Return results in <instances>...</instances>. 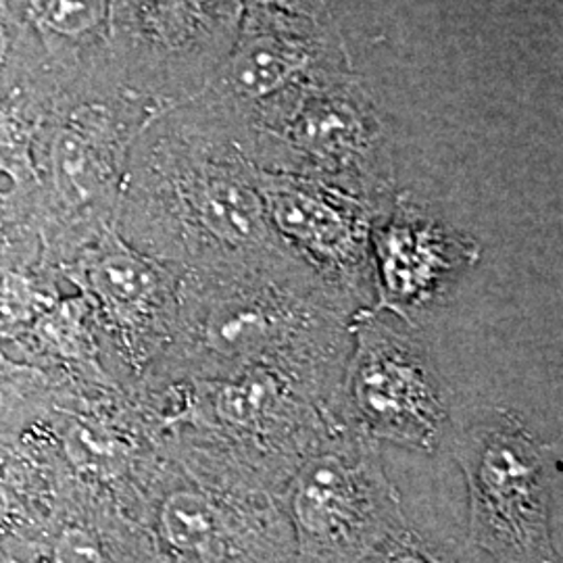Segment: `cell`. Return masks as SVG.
Instances as JSON below:
<instances>
[{"label": "cell", "instance_id": "e0dca14e", "mask_svg": "<svg viewBox=\"0 0 563 563\" xmlns=\"http://www.w3.org/2000/svg\"><path fill=\"white\" fill-rule=\"evenodd\" d=\"M13 516H15V505H13L9 490L0 483V530L11 523Z\"/></svg>", "mask_w": 563, "mask_h": 563}, {"label": "cell", "instance_id": "4fadbf2b", "mask_svg": "<svg viewBox=\"0 0 563 563\" xmlns=\"http://www.w3.org/2000/svg\"><path fill=\"white\" fill-rule=\"evenodd\" d=\"M107 7L109 0H34V15L57 34L81 36L101 25Z\"/></svg>", "mask_w": 563, "mask_h": 563}, {"label": "cell", "instance_id": "30bf717a", "mask_svg": "<svg viewBox=\"0 0 563 563\" xmlns=\"http://www.w3.org/2000/svg\"><path fill=\"white\" fill-rule=\"evenodd\" d=\"M478 260L481 249L470 236L395 195L372 225V309L422 330Z\"/></svg>", "mask_w": 563, "mask_h": 563}, {"label": "cell", "instance_id": "6da1fadb", "mask_svg": "<svg viewBox=\"0 0 563 563\" xmlns=\"http://www.w3.org/2000/svg\"><path fill=\"white\" fill-rule=\"evenodd\" d=\"M362 311L297 255L181 274L174 339L151 378L269 369L342 416L351 325Z\"/></svg>", "mask_w": 563, "mask_h": 563}, {"label": "cell", "instance_id": "9a60e30c", "mask_svg": "<svg viewBox=\"0 0 563 563\" xmlns=\"http://www.w3.org/2000/svg\"><path fill=\"white\" fill-rule=\"evenodd\" d=\"M21 141L18 125L11 123L4 113H0V180L13 186V167L20 163ZM2 190V186H0Z\"/></svg>", "mask_w": 563, "mask_h": 563}, {"label": "cell", "instance_id": "3957f363", "mask_svg": "<svg viewBox=\"0 0 563 563\" xmlns=\"http://www.w3.org/2000/svg\"><path fill=\"white\" fill-rule=\"evenodd\" d=\"M230 132L244 157L265 172L334 184L378 213L395 197L383 123L344 65L257 102Z\"/></svg>", "mask_w": 563, "mask_h": 563}, {"label": "cell", "instance_id": "9c48e42d", "mask_svg": "<svg viewBox=\"0 0 563 563\" xmlns=\"http://www.w3.org/2000/svg\"><path fill=\"white\" fill-rule=\"evenodd\" d=\"M255 184L278 239L328 286L360 309H372V225L378 211L313 178L255 167Z\"/></svg>", "mask_w": 563, "mask_h": 563}, {"label": "cell", "instance_id": "5b68a950", "mask_svg": "<svg viewBox=\"0 0 563 563\" xmlns=\"http://www.w3.org/2000/svg\"><path fill=\"white\" fill-rule=\"evenodd\" d=\"M467 486L470 541L497 563H562L555 547L560 444L511 409H490L453 444Z\"/></svg>", "mask_w": 563, "mask_h": 563}, {"label": "cell", "instance_id": "7a4b0ae2", "mask_svg": "<svg viewBox=\"0 0 563 563\" xmlns=\"http://www.w3.org/2000/svg\"><path fill=\"white\" fill-rule=\"evenodd\" d=\"M176 465L202 483L278 495L344 420L269 369L220 378H151ZM349 426V423H346Z\"/></svg>", "mask_w": 563, "mask_h": 563}, {"label": "cell", "instance_id": "5bb4252c", "mask_svg": "<svg viewBox=\"0 0 563 563\" xmlns=\"http://www.w3.org/2000/svg\"><path fill=\"white\" fill-rule=\"evenodd\" d=\"M365 563H460L443 544L432 541L420 530L402 526L388 537Z\"/></svg>", "mask_w": 563, "mask_h": 563}, {"label": "cell", "instance_id": "2e32d148", "mask_svg": "<svg viewBox=\"0 0 563 563\" xmlns=\"http://www.w3.org/2000/svg\"><path fill=\"white\" fill-rule=\"evenodd\" d=\"M246 4H263V7H274L282 11L299 13V15H309L316 20H322L328 13V2L330 0H242Z\"/></svg>", "mask_w": 563, "mask_h": 563}, {"label": "cell", "instance_id": "7c38bea8", "mask_svg": "<svg viewBox=\"0 0 563 563\" xmlns=\"http://www.w3.org/2000/svg\"><path fill=\"white\" fill-rule=\"evenodd\" d=\"M92 295L118 334L123 357L157 367L174 339L181 274L107 234L86 267Z\"/></svg>", "mask_w": 563, "mask_h": 563}, {"label": "cell", "instance_id": "8fae6325", "mask_svg": "<svg viewBox=\"0 0 563 563\" xmlns=\"http://www.w3.org/2000/svg\"><path fill=\"white\" fill-rule=\"evenodd\" d=\"M223 63L220 120L230 125L284 88L342 65V51L323 20L246 4L239 36Z\"/></svg>", "mask_w": 563, "mask_h": 563}, {"label": "cell", "instance_id": "ac0fdd59", "mask_svg": "<svg viewBox=\"0 0 563 563\" xmlns=\"http://www.w3.org/2000/svg\"><path fill=\"white\" fill-rule=\"evenodd\" d=\"M7 53H9V34H7L4 23L0 21V67H2V63L7 59Z\"/></svg>", "mask_w": 563, "mask_h": 563}, {"label": "cell", "instance_id": "8992f818", "mask_svg": "<svg viewBox=\"0 0 563 563\" xmlns=\"http://www.w3.org/2000/svg\"><path fill=\"white\" fill-rule=\"evenodd\" d=\"M280 499L292 528L295 563H365L407 526L380 444L346 423L313 446Z\"/></svg>", "mask_w": 563, "mask_h": 563}, {"label": "cell", "instance_id": "52a82bcc", "mask_svg": "<svg viewBox=\"0 0 563 563\" xmlns=\"http://www.w3.org/2000/svg\"><path fill=\"white\" fill-rule=\"evenodd\" d=\"M344 422L374 443L437 453L451 426V405L422 330L362 309L351 325L342 380Z\"/></svg>", "mask_w": 563, "mask_h": 563}, {"label": "cell", "instance_id": "ba28073f", "mask_svg": "<svg viewBox=\"0 0 563 563\" xmlns=\"http://www.w3.org/2000/svg\"><path fill=\"white\" fill-rule=\"evenodd\" d=\"M134 523L155 563H295L278 495L202 483L178 465L153 476Z\"/></svg>", "mask_w": 563, "mask_h": 563}, {"label": "cell", "instance_id": "277c9868", "mask_svg": "<svg viewBox=\"0 0 563 563\" xmlns=\"http://www.w3.org/2000/svg\"><path fill=\"white\" fill-rule=\"evenodd\" d=\"M144 195L157 234L151 239L155 255L180 265L181 274L295 255L267 220L255 165L222 120L202 141L163 159Z\"/></svg>", "mask_w": 563, "mask_h": 563}]
</instances>
